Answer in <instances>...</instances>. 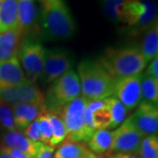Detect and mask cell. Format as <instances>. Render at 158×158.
<instances>
[{"label":"cell","instance_id":"1","mask_svg":"<svg viewBox=\"0 0 158 158\" xmlns=\"http://www.w3.org/2000/svg\"><path fill=\"white\" fill-rule=\"evenodd\" d=\"M39 25L43 38L64 40L73 37L77 25L65 0H38Z\"/></svg>","mask_w":158,"mask_h":158},{"label":"cell","instance_id":"2","mask_svg":"<svg viewBox=\"0 0 158 158\" xmlns=\"http://www.w3.org/2000/svg\"><path fill=\"white\" fill-rule=\"evenodd\" d=\"M81 95L89 100L105 99L113 96L115 80L99 60H84L77 66Z\"/></svg>","mask_w":158,"mask_h":158},{"label":"cell","instance_id":"3","mask_svg":"<svg viewBox=\"0 0 158 158\" xmlns=\"http://www.w3.org/2000/svg\"><path fill=\"white\" fill-rule=\"evenodd\" d=\"M99 62L115 81L142 73L148 63L136 45L108 48Z\"/></svg>","mask_w":158,"mask_h":158},{"label":"cell","instance_id":"4","mask_svg":"<svg viewBox=\"0 0 158 158\" xmlns=\"http://www.w3.org/2000/svg\"><path fill=\"white\" fill-rule=\"evenodd\" d=\"M89 101L80 94L56 113L64 123L68 135L67 138L69 141L88 142L93 135V132L88 128L85 118V109Z\"/></svg>","mask_w":158,"mask_h":158},{"label":"cell","instance_id":"5","mask_svg":"<svg viewBox=\"0 0 158 158\" xmlns=\"http://www.w3.org/2000/svg\"><path fill=\"white\" fill-rule=\"evenodd\" d=\"M80 94L81 87L78 75L71 69L53 82L45 98L46 107L48 108V111L56 113Z\"/></svg>","mask_w":158,"mask_h":158},{"label":"cell","instance_id":"6","mask_svg":"<svg viewBox=\"0 0 158 158\" xmlns=\"http://www.w3.org/2000/svg\"><path fill=\"white\" fill-rule=\"evenodd\" d=\"M157 21V8L153 0H133L127 6L120 25L131 34L144 32Z\"/></svg>","mask_w":158,"mask_h":158},{"label":"cell","instance_id":"7","mask_svg":"<svg viewBox=\"0 0 158 158\" xmlns=\"http://www.w3.org/2000/svg\"><path fill=\"white\" fill-rule=\"evenodd\" d=\"M45 55L46 48L39 41L28 39L21 42L17 56L29 83L34 84L40 78L43 71Z\"/></svg>","mask_w":158,"mask_h":158},{"label":"cell","instance_id":"8","mask_svg":"<svg viewBox=\"0 0 158 158\" xmlns=\"http://www.w3.org/2000/svg\"><path fill=\"white\" fill-rule=\"evenodd\" d=\"M144 136L131 123L129 118L113 131L110 149L106 155L113 153L138 154L141 141Z\"/></svg>","mask_w":158,"mask_h":158},{"label":"cell","instance_id":"9","mask_svg":"<svg viewBox=\"0 0 158 158\" xmlns=\"http://www.w3.org/2000/svg\"><path fill=\"white\" fill-rule=\"evenodd\" d=\"M74 58L69 51L63 48L46 49L43 71L40 78L43 84L53 83L62 74L71 69Z\"/></svg>","mask_w":158,"mask_h":158},{"label":"cell","instance_id":"10","mask_svg":"<svg viewBox=\"0 0 158 158\" xmlns=\"http://www.w3.org/2000/svg\"><path fill=\"white\" fill-rule=\"evenodd\" d=\"M0 100L10 106L17 105H44L45 97L34 84L13 87H0Z\"/></svg>","mask_w":158,"mask_h":158},{"label":"cell","instance_id":"11","mask_svg":"<svg viewBox=\"0 0 158 158\" xmlns=\"http://www.w3.org/2000/svg\"><path fill=\"white\" fill-rule=\"evenodd\" d=\"M142 73L118 79L114 83L113 95L120 102L127 111L135 109L142 101L141 97Z\"/></svg>","mask_w":158,"mask_h":158},{"label":"cell","instance_id":"12","mask_svg":"<svg viewBox=\"0 0 158 158\" xmlns=\"http://www.w3.org/2000/svg\"><path fill=\"white\" fill-rule=\"evenodd\" d=\"M129 120L142 135H155L158 132L157 105L141 101Z\"/></svg>","mask_w":158,"mask_h":158},{"label":"cell","instance_id":"13","mask_svg":"<svg viewBox=\"0 0 158 158\" xmlns=\"http://www.w3.org/2000/svg\"><path fill=\"white\" fill-rule=\"evenodd\" d=\"M86 125L91 132L96 130L109 129L111 125V114L106 98L90 100L85 109Z\"/></svg>","mask_w":158,"mask_h":158},{"label":"cell","instance_id":"14","mask_svg":"<svg viewBox=\"0 0 158 158\" xmlns=\"http://www.w3.org/2000/svg\"><path fill=\"white\" fill-rule=\"evenodd\" d=\"M41 143L29 140L17 130L6 131L0 137V148L16 149L31 158L36 157Z\"/></svg>","mask_w":158,"mask_h":158},{"label":"cell","instance_id":"15","mask_svg":"<svg viewBox=\"0 0 158 158\" xmlns=\"http://www.w3.org/2000/svg\"><path fill=\"white\" fill-rule=\"evenodd\" d=\"M29 83L17 56L0 62V87H13Z\"/></svg>","mask_w":158,"mask_h":158},{"label":"cell","instance_id":"16","mask_svg":"<svg viewBox=\"0 0 158 158\" xmlns=\"http://www.w3.org/2000/svg\"><path fill=\"white\" fill-rule=\"evenodd\" d=\"M13 121L15 128L19 132H23L40 113L47 110L44 105H17L11 106Z\"/></svg>","mask_w":158,"mask_h":158},{"label":"cell","instance_id":"17","mask_svg":"<svg viewBox=\"0 0 158 158\" xmlns=\"http://www.w3.org/2000/svg\"><path fill=\"white\" fill-rule=\"evenodd\" d=\"M23 36L18 27L0 34V62L17 56Z\"/></svg>","mask_w":158,"mask_h":158},{"label":"cell","instance_id":"18","mask_svg":"<svg viewBox=\"0 0 158 158\" xmlns=\"http://www.w3.org/2000/svg\"><path fill=\"white\" fill-rule=\"evenodd\" d=\"M18 28L23 35L28 34L34 27L36 19L35 0H17Z\"/></svg>","mask_w":158,"mask_h":158},{"label":"cell","instance_id":"19","mask_svg":"<svg viewBox=\"0 0 158 158\" xmlns=\"http://www.w3.org/2000/svg\"><path fill=\"white\" fill-rule=\"evenodd\" d=\"M141 45L138 46L140 51L148 62L158 56V23L152 24L143 32Z\"/></svg>","mask_w":158,"mask_h":158},{"label":"cell","instance_id":"20","mask_svg":"<svg viewBox=\"0 0 158 158\" xmlns=\"http://www.w3.org/2000/svg\"><path fill=\"white\" fill-rule=\"evenodd\" d=\"M18 27L17 0L0 1V34Z\"/></svg>","mask_w":158,"mask_h":158},{"label":"cell","instance_id":"21","mask_svg":"<svg viewBox=\"0 0 158 158\" xmlns=\"http://www.w3.org/2000/svg\"><path fill=\"white\" fill-rule=\"evenodd\" d=\"M133 0H101V8L108 20L120 25L124 11Z\"/></svg>","mask_w":158,"mask_h":158},{"label":"cell","instance_id":"22","mask_svg":"<svg viewBox=\"0 0 158 158\" xmlns=\"http://www.w3.org/2000/svg\"><path fill=\"white\" fill-rule=\"evenodd\" d=\"M113 138V131L96 130L88 141L89 150L96 155H106L109 151Z\"/></svg>","mask_w":158,"mask_h":158},{"label":"cell","instance_id":"23","mask_svg":"<svg viewBox=\"0 0 158 158\" xmlns=\"http://www.w3.org/2000/svg\"><path fill=\"white\" fill-rule=\"evenodd\" d=\"M89 151L84 142L67 140L57 148L54 158H85Z\"/></svg>","mask_w":158,"mask_h":158},{"label":"cell","instance_id":"24","mask_svg":"<svg viewBox=\"0 0 158 158\" xmlns=\"http://www.w3.org/2000/svg\"><path fill=\"white\" fill-rule=\"evenodd\" d=\"M46 114L49 120L52 128V137H51L49 146L52 148L56 147L61 144L67 138V130L64 123L57 114L50 111H46Z\"/></svg>","mask_w":158,"mask_h":158},{"label":"cell","instance_id":"25","mask_svg":"<svg viewBox=\"0 0 158 158\" xmlns=\"http://www.w3.org/2000/svg\"><path fill=\"white\" fill-rule=\"evenodd\" d=\"M106 100L111 114V125L109 129L117 128L125 121L127 111L124 106L113 96L106 98Z\"/></svg>","mask_w":158,"mask_h":158},{"label":"cell","instance_id":"26","mask_svg":"<svg viewBox=\"0 0 158 158\" xmlns=\"http://www.w3.org/2000/svg\"><path fill=\"white\" fill-rule=\"evenodd\" d=\"M141 88L142 101H147L154 105H157L158 80L152 78L147 74L142 73Z\"/></svg>","mask_w":158,"mask_h":158},{"label":"cell","instance_id":"27","mask_svg":"<svg viewBox=\"0 0 158 158\" xmlns=\"http://www.w3.org/2000/svg\"><path fill=\"white\" fill-rule=\"evenodd\" d=\"M141 158H158V136H145L141 141L138 151Z\"/></svg>","mask_w":158,"mask_h":158},{"label":"cell","instance_id":"28","mask_svg":"<svg viewBox=\"0 0 158 158\" xmlns=\"http://www.w3.org/2000/svg\"><path fill=\"white\" fill-rule=\"evenodd\" d=\"M0 125L6 131L16 130L11 106L0 100Z\"/></svg>","mask_w":158,"mask_h":158},{"label":"cell","instance_id":"29","mask_svg":"<svg viewBox=\"0 0 158 158\" xmlns=\"http://www.w3.org/2000/svg\"><path fill=\"white\" fill-rule=\"evenodd\" d=\"M46 111L42 113H40L37 118H38V121H39L40 141L43 144L49 145L51 137H52V128H51L50 122H49L48 116L46 114Z\"/></svg>","mask_w":158,"mask_h":158},{"label":"cell","instance_id":"30","mask_svg":"<svg viewBox=\"0 0 158 158\" xmlns=\"http://www.w3.org/2000/svg\"><path fill=\"white\" fill-rule=\"evenodd\" d=\"M23 132H24L23 135L27 138H28L29 140L35 141V142H41L40 141V133L38 118L34 119V121L29 125Z\"/></svg>","mask_w":158,"mask_h":158},{"label":"cell","instance_id":"31","mask_svg":"<svg viewBox=\"0 0 158 158\" xmlns=\"http://www.w3.org/2000/svg\"><path fill=\"white\" fill-rule=\"evenodd\" d=\"M54 149L55 148L41 143L35 158H54Z\"/></svg>","mask_w":158,"mask_h":158},{"label":"cell","instance_id":"32","mask_svg":"<svg viewBox=\"0 0 158 158\" xmlns=\"http://www.w3.org/2000/svg\"><path fill=\"white\" fill-rule=\"evenodd\" d=\"M145 74L151 77L152 78L158 80V56L151 60Z\"/></svg>","mask_w":158,"mask_h":158},{"label":"cell","instance_id":"33","mask_svg":"<svg viewBox=\"0 0 158 158\" xmlns=\"http://www.w3.org/2000/svg\"><path fill=\"white\" fill-rule=\"evenodd\" d=\"M1 150L6 152L8 155H10L11 156V158H31L28 156L23 154L19 150H16V149H13V148H0Z\"/></svg>","mask_w":158,"mask_h":158},{"label":"cell","instance_id":"34","mask_svg":"<svg viewBox=\"0 0 158 158\" xmlns=\"http://www.w3.org/2000/svg\"><path fill=\"white\" fill-rule=\"evenodd\" d=\"M106 158H141L138 154H129V153H113L106 155Z\"/></svg>","mask_w":158,"mask_h":158},{"label":"cell","instance_id":"35","mask_svg":"<svg viewBox=\"0 0 158 158\" xmlns=\"http://www.w3.org/2000/svg\"><path fill=\"white\" fill-rule=\"evenodd\" d=\"M85 158H103V156H98V155H96V154L92 153L91 151H89L88 155H87V156H86Z\"/></svg>","mask_w":158,"mask_h":158},{"label":"cell","instance_id":"36","mask_svg":"<svg viewBox=\"0 0 158 158\" xmlns=\"http://www.w3.org/2000/svg\"><path fill=\"white\" fill-rule=\"evenodd\" d=\"M0 158H11V156L6 152L0 149Z\"/></svg>","mask_w":158,"mask_h":158}]
</instances>
